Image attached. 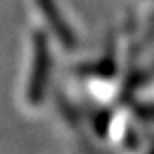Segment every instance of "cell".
<instances>
[{"mask_svg":"<svg viewBox=\"0 0 154 154\" xmlns=\"http://www.w3.org/2000/svg\"><path fill=\"white\" fill-rule=\"evenodd\" d=\"M39 6L43 8V11H45L48 23L52 24L54 30H56V34L60 35V39L65 43V45H72V41H74V39H72V32L65 26V23H63L61 15L58 13L56 6L52 4V0H39Z\"/></svg>","mask_w":154,"mask_h":154,"instance_id":"obj_2","label":"cell"},{"mask_svg":"<svg viewBox=\"0 0 154 154\" xmlns=\"http://www.w3.org/2000/svg\"><path fill=\"white\" fill-rule=\"evenodd\" d=\"M45 80H47V48H45V43L41 41V47H37L35 69H34V76H32V85H30V97L34 100L41 98Z\"/></svg>","mask_w":154,"mask_h":154,"instance_id":"obj_1","label":"cell"}]
</instances>
